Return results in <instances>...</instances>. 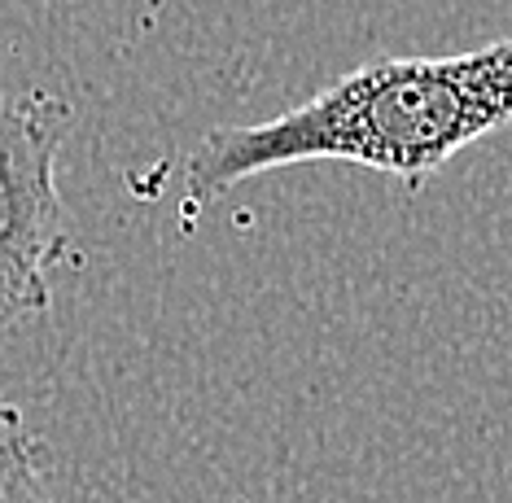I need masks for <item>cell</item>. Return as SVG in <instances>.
Masks as SVG:
<instances>
[{
  "label": "cell",
  "instance_id": "6da1fadb",
  "mask_svg": "<svg viewBox=\"0 0 512 503\" xmlns=\"http://www.w3.org/2000/svg\"><path fill=\"white\" fill-rule=\"evenodd\" d=\"M512 127V40L456 57L368 62L250 127H215L184 162V193L206 206L254 175L346 162L421 189L456 154Z\"/></svg>",
  "mask_w": 512,
  "mask_h": 503
},
{
  "label": "cell",
  "instance_id": "7a4b0ae2",
  "mask_svg": "<svg viewBox=\"0 0 512 503\" xmlns=\"http://www.w3.org/2000/svg\"><path fill=\"white\" fill-rule=\"evenodd\" d=\"M71 123L53 92L0 88V333L53 302L49 272L66 250L57 154Z\"/></svg>",
  "mask_w": 512,
  "mask_h": 503
},
{
  "label": "cell",
  "instance_id": "3957f363",
  "mask_svg": "<svg viewBox=\"0 0 512 503\" xmlns=\"http://www.w3.org/2000/svg\"><path fill=\"white\" fill-rule=\"evenodd\" d=\"M0 503H57L40 469V447L14 403H0Z\"/></svg>",
  "mask_w": 512,
  "mask_h": 503
}]
</instances>
